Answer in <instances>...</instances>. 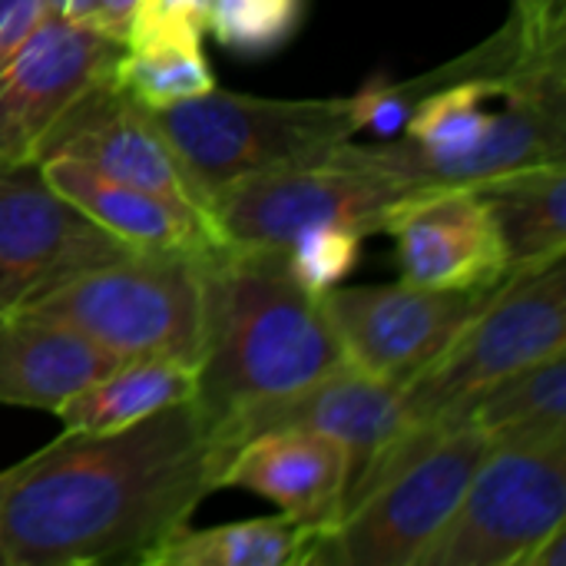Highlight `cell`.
I'll use <instances>...</instances> for the list:
<instances>
[{
  "instance_id": "cell-1",
  "label": "cell",
  "mask_w": 566,
  "mask_h": 566,
  "mask_svg": "<svg viewBox=\"0 0 566 566\" xmlns=\"http://www.w3.org/2000/svg\"><path fill=\"white\" fill-rule=\"evenodd\" d=\"M222 464L196 398L119 431H63L0 471V564H139L219 491Z\"/></svg>"
},
{
  "instance_id": "cell-2",
  "label": "cell",
  "mask_w": 566,
  "mask_h": 566,
  "mask_svg": "<svg viewBox=\"0 0 566 566\" xmlns=\"http://www.w3.org/2000/svg\"><path fill=\"white\" fill-rule=\"evenodd\" d=\"M348 365L322 295L302 289L282 249L219 245L206 255L199 408L212 428Z\"/></svg>"
},
{
  "instance_id": "cell-3",
  "label": "cell",
  "mask_w": 566,
  "mask_h": 566,
  "mask_svg": "<svg viewBox=\"0 0 566 566\" xmlns=\"http://www.w3.org/2000/svg\"><path fill=\"white\" fill-rule=\"evenodd\" d=\"M488 438L464 424H421L365 471L335 527L315 537L305 564L418 566L451 521Z\"/></svg>"
},
{
  "instance_id": "cell-4",
  "label": "cell",
  "mask_w": 566,
  "mask_h": 566,
  "mask_svg": "<svg viewBox=\"0 0 566 566\" xmlns=\"http://www.w3.org/2000/svg\"><path fill=\"white\" fill-rule=\"evenodd\" d=\"M192 179L202 206L242 176L328 159L358 129L355 99H269L209 90L166 109H146Z\"/></svg>"
},
{
  "instance_id": "cell-5",
  "label": "cell",
  "mask_w": 566,
  "mask_h": 566,
  "mask_svg": "<svg viewBox=\"0 0 566 566\" xmlns=\"http://www.w3.org/2000/svg\"><path fill=\"white\" fill-rule=\"evenodd\" d=\"M206 255L126 252L66 279L23 308L76 328L119 361L172 358L199 368Z\"/></svg>"
},
{
  "instance_id": "cell-6",
  "label": "cell",
  "mask_w": 566,
  "mask_h": 566,
  "mask_svg": "<svg viewBox=\"0 0 566 566\" xmlns=\"http://www.w3.org/2000/svg\"><path fill=\"white\" fill-rule=\"evenodd\" d=\"M566 352V255L507 272L454 342L405 385V408L421 424L454 421L494 381Z\"/></svg>"
},
{
  "instance_id": "cell-7",
  "label": "cell",
  "mask_w": 566,
  "mask_h": 566,
  "mask_svg": "<svg viewBox=\"0 0 566 566\" xmlns=\"http://www.w3.org/2000/svg\"><path fill=\"white\" fill-rule=\"evenodd\" d=\"M418 189L381 169L368 146L345 143L322 163L269 169L232 179L209 196V219L222 242L245 249H285L312 226L381 232L388 209Z\"/></svg>"
},
{
  "instance_id": "cell-8",
  "label": "cell",
  "mask_w": 566,
  "mask_h": 566,
  "mask_svg": "<svg viewBox=\"0 0 566 566\" xmlns=\"http://www.w3.org/2000/svg\"><path fill=\"white\" fill-rule=\"evenodd\" d=\"M566 524V441L488 444L451 521L418 566H521Z\"/></svg>"
},
{
  "instance_id": "cell-9",
  "label": "cell",
  "mask_w": 566,
  "mask_h": 566,
  "mask_svg": "<svg viewBox=\"0 0 566 566\" xmlns=\"http://www.w3.org/2000/svg\"><path fill=\"white\" fill-rule=\"evenodd\" d=\"M491 292H438L401 279L398 285H335L322 295V305L338 332L345 361L405 388L434 365Z\"/></svg>"
},
{
  "instance_id": "cell-10",
  "label": "cell",
  "mask_w": 566,
  "mask_h": 566,
  "mask_svg": "<svg viewBox=\"0 0 566 566\" xmlns=\"http://www.w3.org/2000/svg\"><path fill=\"white\" fill-rule=\"evenodd\" d=\"M126 252L133 249L63 199L36 163L0 169V315Z\"/></svg>"
},
{
  "instance_id": "cell-11",
  "label": "cell",
  "mask_w": 566,
  "mask_h": 566,
  "mask_svg": "<svg viewBox=\"0 0 566 566\" xmlns=\"http://www.w3.org/2000/svg\"><path fill=\"white\" fill-rule=\"evenodd\" d=\"M123 43L43 13L17 60L0 73V169L40 159L56 123L109 83Z\"/></svg>"
},
{
  "instance_id": "cell-12",
  "label": "cell",
  "mask_w": 566,
  "mask_h": 566,
  "mask_svg": "<svg viewBox=\"0 0 566 566\" xmlns=\"http://www.w3.org/2000/svg\"><path fill=\"white\" fill-rule=\"evenodd\" d=\"M381 232L395 239L401 279L421 289L488 292L511 272L494 212L471 182L411 189L388 209Z\"/></svg>"
},
{
  "instance_id": "cell-13",
  "label": "cell",
  "mask_w": 566,
  "mask_h": 566,
  "mask_svg": "<svg viewBox=\"0 0 566 566\" xmlns=\"http://www.w3.org/2000/svg\"><path fill=\"white\" fill-rule=\"evenodd\" d=\"M282 428H305V431H322L348 444L352 451V484L371 471L381 458H388L411 431L415 421L405 408V388L378 381L352 365H342L318 381L252 405L229 421L216 424L212 434L229 454L262 434V431H282Z\"/></svg>"
},
{
  "instance_id": "cell-14",
  "label": "cell",
  "mask_w": 566,
  "mask_h": 566,
  "mask_svg": "<svg viewBox=\"0 0 566 566\" xmlns=\"http://www.w3.org/2000/svg\"><path fill=\"white\" fill-rule=\"evenodd\" d=\"M43 156L80 159L116 182L206 212L202 196L196 192L192 179L186 176V169L179 166L176 153L159 136L146 109H139L119 90H113V83L96 86L56 123V129L46 136L40 149V159Z\"/></svg>"
},
{
  "instance_id": "cell-15",
  "label": "cell",
  "mask_w": 566,
  "mask_h": 566,
  "mask_svg": "<svg viewBox=\"0 0 566 566\" xmlns=\"http://www.w3.org/2000/svg\"><path fill=\"white\" fill-rule=\"evenodd\" d=\"M352 471L345 441L322 431L282 428L242 441L222 464L219 488L252 491L318 537L338 524Z\"/></svg>"
},
{
  "instance_id": "cell-16",
  "label": "cell",
  "mask_w": 566,
  "mask_h": 566,
  "mask_svg": "<svg viewBox=\"0 0 566 566\" xmlns=\"http://www.w3.org/2000/svg\"><path fill=\"white\" fill-rule=\"evenodd\" d=\"M36 166L63 199H70L133 252L206 255L226 245L216 222L202 209H189L156 192L116 182L70 156H43Z\"/></svg>"
},
{
  "instance_id": "cell-17",
  "label": "cell",
  "mask_w": 566,
  "mask_h": 566,
  "mask_svg": "<svg viewBox=\"0 0 566 566\" xmlns=\"http://www.w3.org/2000/svg\"><path fill=\"white\" fill-rule=\"evenodd\" d=\"M116 365V355L56 318L27 308L0 315V405L56 411Z\"/></svg>"
},
{
  "instance_id": "cell-18",
  "label": "cell",
  "mask_w": 566,
  "mask_h": 566,
  "mask_svg": "<svg viewBox=\"0 0 566 566\" xmlns=\"http://www.w3.org/2000/svg\"><path fill=\"white\" fill-rule=\"evenodd\" d=\"M471 186L494 212L511 272L566 255V163L521 166Z\"/></svg>"
},
{
  "instance_id": "cell-19",
  "label": "cell",
  "mask_w": 566,
  "mask_h": 566,
  "mask_svg": "<svg viewBox=\"0 0 566 566\" xmlns=\"http://www.w3.org/2000/svg\"><path fill=\"white\" fill-rule=\"evenodd\" d=\"M199 395V368L172 358H133L109 368L93 385L66 398L53 415L63 431L106 434L129 428L156 411L192 401Z\"/></svg>"
},
{
  "instance_id": "cell-20",
  "label": "cell",
  "mask_w": 566,
  "mask_h": 566,
  "mask_svg": "<svg viewBox=\"0 0 566 566\" xmlns=\"http://www.w3.org/2000/svg\"><path fill=\"white\" fill-rule=\"evenodd\" d=\"M454 421L478 428L488 444L566 441V352L494 381Z\"/></svg>"
},
{
  "instance_id": "cell-21",
  "label": "cell",
  "mask_w": 566,
  "mask_h": 566,
  "mask_svg": "<svg viewBox=\"0 0 566 566\" xmlns=\"http://www.w3.org/2000/svg\"><path fill=\"white\" fill-rule=\"evenodd\" d=\"M315 534L292 517L239 521L192 531L176 527L139 564L146 566H305Z\"/></svg>"
},
{
  "instance_id": "cell-22",
  "label": "cell",
  "mask_w": 566,
  "mask_h": 566,
  "mask_svg": "<svg viewBox=\"0 0 566 566\" xmlns=\"http://www.w3.org/2000/svg\"><path fill=\"white\" fill-rule=\"evenodd\" d=\"M109 83L139 109L153 113L209 93L216 86V76L202 56V40L149 36L123 43Z\"/></svg>"
},
{
  "instance_id": "cell-23",
  "label": "cell",
  "mask_w": 566,
  "mask_h": 566,
  "mask_svg": "<svg viewBox=\"0 0 566 566\" xmlns=\"http://www.w3.org/2000/svg\"><path fill=\"white\" fill-rule=\"evenodd\" d=\"M305 0H209L206 30L242 56H265L292 40Z\"/></svg>"
},
{
  "instance_id": "cell-24",
  "label": "cell",
  "mask_w": 566,
  "mask_h": 566,
  "mask_svg": "<svg viewBox=\"0 0 566 566\" xmlns=\"http://www.w3.org/2000/svg\"><path fill=\"white\" fill-rule=\"evenodd\" d=\"M361 232L348 226H312L298 232L282 252L289 275L312 295H325L352 275L361 259Z\"/></svg>"
},
{
  "instance_id": "cell-25",
  "label": "cell",
  "mask_w": 566,
  "mask_h": 566,
  "mask_svg": "<svg viewBox=\"0 0 566 566\" xmlns=\"http://www.w3.org/2000/svg\"><path fill=\"white\" fill-rule=\"evenodd\" d=\"M209 20V0H139L126 40L182 36L202 40Z\"/></svg>"
},
{
  "instance_id": "cell-26",
  "label": "cell",
  "mask_w": 566,
  "mask_h": 566,
  "mask_svg": "<svg viewBox=\"0 0 566 566\" xmlns=\"http://www.w3.org/2000/svg\"><path fill=\"white\" fill-rule=\"evenodd\" d=\"M50 13H56L60 20L93 30L106 40L126 43L133 13L139 7V0H43Z\"/></svg>"
},
{
  "instance_id": "cell-27",
  "label": "cell",
  "mask_w": 566,
  "mask_h": 566,
  "mask_svg": "<svg viewBox=\"0 0 566 566\" xmlns=\"http://www.w3.org/2000/svg\"><path fill=\"white\" fill-rule=\"evenodd\" d=\"M43 13V0H0V73L17 60Z\"/></svg>"
},
{
  "instance_id": "cell-28",
  "label": "cell",
  "mask_w": 566,
  "mask_h": 566,
  "mask_svg": "<svg viewBox=\"0 0 566 566\" xmlns=\"http://www.w3.org/2000/svg\"><path fill=\"white\" fill-rule=\"evenodd\" d=\"M521 566H566V524L554 527L541 544H534Z\"/></svg>"
}]
</instances>
